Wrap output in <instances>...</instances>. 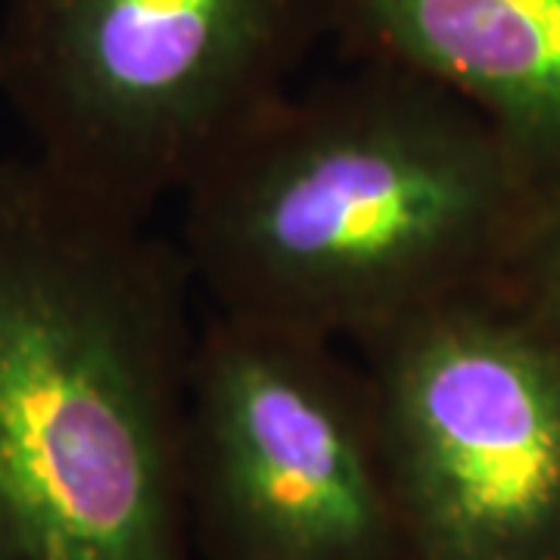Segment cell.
Listing matches in <instances>:
<instances>
[{
  "label": "cell",
  "instance_id": "1",
  "mask_svg": "<svg viewBox=\"0 0 560 560\" xmlns=\"http://www.w3.org/2000/svg\"><path fill=\"white\" fill-rule=\"evenodd\" d=\"M352 60L287 88L184 187L175 246L209 312L355 349L504 290L541 187L455 94Z\"/></svg>",
  "mask_w": 560,
  "mask_h": 560
},
{
  "label": "cell",
  "instance_id": "6",
  "mask_svg": "<svg viewBox=\"0 0 560 560\" xmlns=\"http://www.w3.org/2000/svg\"><path fill=\"white\" fill-rule=\"evenodd\" d=\"M330 32L455 94L558 190L560 0H330Z\"/></svg>",
  "mask_w": 560,
  "mask_h": 560
},
{
  "label": "cell",
  "instance_id": "4",
  "mask_svg": "<svg viewBox=\"0 0 560 560\" xmlns=\"http://www.w3.org/2000/svg\"><path fill=\"white\" fill-rule=\"evenodd\" d=\"M401 560H560V342L504 290L355 346Z\"/></svg>",
  "mask_w": 560,
  "mask_h": 560
},
{
  "label": "cell",
  "instance_id": "5",
  "mask_svg": "<svg viewBox=\"0 0 560 560\" xmlns=\"http://www.w3.org/2000/svg\"><path fill=\"white\" fill-rule=\"evenodd\" d=\"M184 470L202 560H401L374 389L340 342L209 312Z\"/></svg>",
  "mask_w": 560,
  "mask_h": 560
},
{
  "label": "cell",
  "instance_id": "7",
  "mask_svg": "<svg viewBox=\"0 0 560 560\" xmlns=\"http://www.w3.org/2000/svg\"><path fill=\"white\" fill-rule=\"evenodd\" d=\"M504 293L560 342V187L541 197Z\"/></svg>",
  "mask_w": 560,
  "mask_h": 560
},
{
  "label": "cell",
  "instance_id": "3",
  "mask_svg": "<svg viewBox=\"0 0 560 560\" xmlns=\"http://www.w3.org/2000/svg\"><path fill=\"white\" fill-rule=\"evenodd\" d=\"M324 32L330 0H3L0 94L44 168L150 221Z\"/></svg>",
  "mask_w": 560,
  "mask_h": 560
},
{
  "label": "cell",
  "instance_id": "2",
  "mask_svg": "<svg viewBox=\"0 0 560 560\" xmlns=\"http://www.w3.org/2000/svg\"><path fill=\"white\" fill-rule=\"evenodd\" d=\"M175 243L0 160V560H197Z\"/></svg>",
  "mask_w": 560,
  "mask_h": 560
}]
</instances>
